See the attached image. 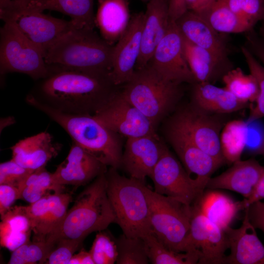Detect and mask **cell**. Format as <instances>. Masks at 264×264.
<instances>
[{
	"label": "cell",
	"mask_w": 264,
	"mask_h": 264,
	"mask_svg": "<svg viewBox=\"0 0 264 264\" xmlns=\"http://www.w3.org/2000/svg\"><path fill=\"white\" fill-rule=\"evenodd\" d=\"M247 33L245 47L264 66V39L253 29Z\"/></svg>",
	"instance_id": "obj_45"
},
{
	"label": "cell",
	"mask_w": 264,
	"mask_h": 264,
	"mask_svg": "<svg viewBox=\"0 0 264 264\" xmlns=\"http://www.w3.org/2000/svg\"><path fill=\"white\" fill-rule=\"evenodd\" d=\"M102 230L96 235L89 252L95 264H113L116 263L117 248L115 238Z\"/></svg>",
	"instance_id": "obj_39"
},
{
	"label": "cell",
	"mask_w": 264,
	"mask_h": 264,
	"mask_svg": "<svg viewBox=\"0 0 264 264\" xmlns=\"http://www.w3.org/2000/svg\"><path fill=\"white\" fill-rule=\"evenodd\" d=\"M168 136L188 176L204 191L212 174L222 164L176 129L170 126Z\"/></svg>",
	"instance_id": "obj_16"
},
{
	"label": "cell",
	"mask_w": 264,
	"mask_h": 264,
	"mask_svg": "<svg viewBox=\"0 0 264 264\" xmlns=\"http://www.w3.org/2000/svg\"><path fill=\"white\" fill-rule=\"evenodd\" d=\"M247 131V122L242 120L229 121L223 127L220 139L225 162L234 163L241 160L246 144Z\"/></svg>",
	"instance_id": "obj_32"
},
{
	"label": "cell",
	"mask_w": 264,
	"mask_h": 264,
	"mask_svg": "<svg viewBox=\"0 0 264 264\" xmlns=\"http://www.w3.org/2000/svg\"><path fill=\"white\" fill-rule=\"evenodd\" d=\"M107 170L106 165L72 142L66 157L52 176L59 185L78 187L88 183Z\"/></svg>",
	"instance_id": "obj_19"
},
{
	"label": "cell",
	"mask_w": 264,
	"mask_h": 264,
	"mask_svg": "<svg viewBox=\"0 0 264 264\" xmlns=\"http://www.w3.org/2000/svg\"><path fill=\"white\" fill-rule=\"evenodd\" d=\"M198 0H169L170 19L175 22L186 12L192 10Z\"/></svg>",
	"instance_id": "obj_46"
},
{
	"label": "cell",
	"mask_w": 264,
	"mask_h": 264,
	"mask_svg": "<svg viewBox=\"0 0 264 264\" xmlns=\"http://www.w3.org/2000/svg\"><path fill=\"white\" fill-rule=\"evenodd\" d=\"M225 88L241 102L249 104L256 102L259 88L256 78L245 74L239 67L232 68L222 78Z\"/></svg>",
	"instance_id": "obj_35"
},
{
	"label": "cell",
	"mask_w": 264,
	"mask_h": 264,
	"mask_svg": "<svg viewBox=\"0 0 264 264\" xmlns=\"http://www.w3.org/2000/svg\"><path fill=\"white\" fill-rule=\"evenodd\" d=\"M191 204L224 231L230 226L237 213L244 210L241 201H236L216 189L203 192Z\"/></svg>",
	"instance_id": "obj_27"
},
{
	"label": "cell",
	"mask_w": 264,
	"mask_h": 264,
	"mask_svg": "<svg viewBox=\"0 0 264 264\" xmlns=\"http://www.w3.org/2000/svg\"><path fill=\"white\" fill-rule=\"evenodd\" d=\"M147 65L168 81L181 84L197 83L186 59L183 36L174 21Z\"/></svg>",
	"instance_id": "obj_11"
},
{
	"label": "cell",
	"mask_w": 264,
	"mask_h": 264,
	"mask_svg": "<svg viewBox=\"0 0 264 264\" xmlns=\"http://www.w3.org/2000/svg\"><path fill=\"white\" fill-rule=\"evenodd\" d=\"M93 2L94 0H32L25 5L42 12H59L70 17L73 28L93 30Z\"/></svg>",
	"instance_id": "obj_29"
},
{
	"label": "cell",
	"mask_w": 264,
	"mask_h": 264,
	"mask_svg": "<svg viewBox=\"0 0 264 264\" xmlns=\"http://www.w3.org/2000/svg\"><path fill=\"white\" fill-rule=\"evenodd\" d=\"M215 0H198L192 11L198 13H200L207 8Z\"/></svg>",
	"instance_id": "obj_50"
},
{
	"label": "cell",
	"mask_w": 264,
	"mask_h": 264,
	"mask_svg": "<svg viewBox=\"0 0 264 264\" xmlns=\"http://www.w3.org/2000/svg\"><path fill=\"white\" fill-rule=\"evenodd\" d=\"M172 21L169 13V0H150L148 2L144 13L140 53L135 70L143 68L149 63Z\"/></svg>",
	"instance_id": "obj_20"
},
{
	"label": "cell",
	"mask_w": 264,
	"mask_h": 264,
	"mask_svg": "<svg viewBox=\"0 0 264 264\" xmlns=\"http://www.w3.org/2000/svg\"><path fill=\"white\" fill-rule=\"evenodd\" d=\"M52 247L46 242L30 241L12 251L8 264H44Z\"/></svg>",
	"instance_id": "obj_37"
},
{
	"label": "cell",
	"mask_w": 264,
	"mask_h": 264,
	"mask_svg": "<svg viewBox=\"0 0 264 264\" xmlns=\"http://www.w3.org/2000/svg\"><path fill=\"white\" fill-rule=\"evenodd\" d=\"M34 171L25 168L14 160L0 164V184L11 185L17 188Z\"/></svg>",
	"instance_id": "obj_42"
},
{
	"label": "cell",
	"mask_w": 264,
	"mask_h": 264,
	"mask_svg": "<svg viewBox=\"0 0 264 264\" xmlns=\"http://www.w3.org/2000/svg\"><path fill=\"white\" fill-rule=\"evenodd\" d=\"M182 36L187 40L205 49L220 59L230 61L226 41L197 13L190 10L175 21Z\"/></svg>",
	"instance_id": "obj_22"
},
{
	"label": "cell",
	"mask_w": 264,
	"mask_h": 264,
	"mask_svg": "<svg viewBox=\"0 0 264 264\" xmlns=\"http://www.w3.org/2000/svg\"><path fill=\"white\" fill-rule=\"evenodd\" d=\"M248 131L245 149L250 152H262L264 150V131L255 120L247 121Z\"/></svg>",
	"instance_id": "obj_43"
},
{
	"label": "cell",
	"mask_w": 264,
	"mask_h": 264,
	"mask_svg": "<svg viewBox=\"0 0 264 264\" xmlns=\"http://www.w3.org/2000/svg\"><path fill=\"white\" fill-rule=\"evenodd\" d=\"M244 210L241 226L237 229L229 226L224 230L230 253L225 257L223 264H264V245L249 219L247 208Z\"/></svg>",
	"instance_id": "obj_21"
},
{
	"label": "cell",
	"mask_w": 264,
	"mask_h": 264,
	"mask_svg": "<svg viewBox=\"0 0 264 264\" xmlns=\"http://www.w3.org/2000/svg\"><path fill=\"white\" fill-rule=\"evenodd\" d=\"M60 149V145L54 142L52 136L46 132L20 140L11 147L12 159L32 171L45 167Z\"/></svg>",
	"instance_id": "obj_23"
},
{
	"label": "cell",
	"mask_w": 264,
	"mask_h": 264,
	"mask_svg": "<svg viewBox=\"0 0 264 264\" xmlns=\"http://www.w3.org/2000/svg\"><path fill=\"white\" fill-rule=\"evenodd\" d=\"M149 262L153 264H195L198 263L197 251L178 252L160 242L151 233L143 237Z\"/></svg>",
	"instance_id": "obj_34"
},
{
	"label": "cell",
	"mask_w": 264,
	"mask_h": 264,
	"mask_svg": "<svg viewBox=\"0 0 264 264\" xmlns=\"http://www.w3.org/2000/svg\"><path fill=\"white\" fill-rule=\"evenodd\" d=\"M150 178L155 192L177 198L189 205L204 192L189 177L181 163L166 145Z\"/></svg>",
	"instance_id": "obj_13"
},
{
	"label": "cell",
	"mask_w": 264,
	"mask_h": 264,
	"mask_svg": "<svg viewBox=\"0 0 264 264\" xmlns=\"http://www.w3.org/2000/svg\"><path fill=\"white\" fill-rule=\"evenodd\" d=\"M106 173L97 177L78 195L62 222L47 238V243L53 244L61 239L83 242L90 233L104 230L115 223L107 193Z\"/></svg>",
	"instance_id": "obj_4"
},
{
	"label": "cell",
	"mask_w": 264,
	"mask_h": 264,
	"mask_svg": "<svg viewBox=\"0 0 264 264\" xmlns=\"http://www.w3.org/2000/svg\"><path fill=\"white\" fill-rule=\"evenodd\" d=\"M181 85L165 80L147 65L135 70L121 93L156 126L178 101Z\"/></svg>",
	"instance_id": "obj_6"
},
{
	"label": "cell",
	"mask_w": 264,
	"mask_h": 264,
	"mask_svg": "<svg viewBox=\"0 0 264 264\" xmlns=\"http://www.w3.org/2000/svg\"><path fill=\"white\" fill-rule=\"evenodd\" d=\"M72 199L71 194L53 193L25 206L32 224V241L46 242L64 220Z\"/></svg>",
	"instance_id": "obj_18"
},
{
	"label": "cell",
	"mask_w": 264,
	"mask_h": 264,
	"mask_svg": "<svg viewBox=\"0 0 264 264\" xmlns=\"http://www.w3.org/2000/svg\"><path fill=\"white\" fill-rule=\"evenodd\" d=\"M145 190L149 205L151 233L172 250L192 251L189 244L191 205L157 194L146 185Z\"/></svg>",
	"instance_id": "obj_7"
},
{
	"label": "cell",
	"mask_w": 264,
	"mask_h": 264,
	"mask_svg": "<svg viewBox=\"0 0 264 264\" xmlns=\"http://www.w3.org/2000/svg\"><path fill=\"white\" fill-rule=\"evenodd\" d=\"M20 2L24 4H26L28 2L32 0H19Z\"/></svg>",
	"instance_id": "obj_53"
},
{
	"label": "cell",
	"mask_w": 264,
	"mask_h": 264,
	"mask_svg": "<svg viewBox=\"0 0 264 264\" xmlns=\"http://www.w3.org/2000/svg\"><path fill=\"white\" fill-rule=\"evenodd\" d=\"M95 24L101 37L114 45L126 31L131 20L129 0H98Z\"/></svg>",
	"instance_id": "obj_25"
},
{
	"label": "cell",
	"mask_w": 264,
	"mask_h": 264,
	"mask_svg": "<svg viewBox=\"0 0 264 264\" xmlns=\"http://www.w3.org/2000/svg\"><path fill=\"white\" fill-rule=\"evenodd\" d=\"M65 186L56 183L52 173L45 167L32 172L18 186L20 199L32 203L52 191L54 193L64 192Z\"/></svg>",
	"instance_id": "obj_33"
},
{
	"label": "cell",
	"mask_w": 264,
	"mask_h": 264,
	"mask_svg": "<svg viewBox=\"0 0 264 264\" xmlns=\"http://www.w3.org/2000/svg\"><path fill=\"white\" fill-rule=\"evenodd\" d=\"M232 12L252 26L261 21L263 11V0H220Z\"/></svg>",
	"instance_id": "obj_40"
},
{
	"label": "cell",
	"mask_w": 264,
	"mask_h": 264,
	"mask_svg": "<svg viewBox=\"0 0 264 264\" xmlns=\"http://www.w3.org/2000/svg\"><path fill=\"white\" fill-rule=\"evenodd\" d=\"M92 115L112 132L127 138L156 135L155 126L121 92H115Z\"/></svg>",
	"instance_id": "obj_10"
},
{
	"label": "cell",
	"mask_w": 264,
	"mask_h": 264,
	"mask_svg": "<svg viewBox=\"0 0 264 264\" xmlns=\"http://www.w3.org/2000/svg\"><path fill=\"white\" fill-rule=\"evenodd\" d=\"M12 0H0V9L7 6Z\"/></svg>",
	"instance_id": "obj_52"
},
{
	"label": "cell",
	"mask_w": 264,
	"mask_h": 264,
	"mask_svg": "<svg viewBox=\"0 0 264 264\" xmlns=\"http://www.w3.org/2000/svg\"><path fill=\"white\" fill-rule=\"evenodd\" d=\"M83 242L68 239L56 241L45 260V264H68Z\"/></svg>",
	"instance_id": "obj_41"
},
{
	"label": "cell",
	"mask_w": 264,
	"mask_h": 264,
	"mask_svg": "<svg viewBox=\"0 0 264 264\" xmlns=\"http://www.w3.org/2000/svg\"><path fill=\"white\" fill-rule=\"evenodd\" d=\"M249 219L255 227L264 232V202L259 201L247 207Z\"/></svg>",
	"instance_id": "obj_47"
},
{
	"label": "cell",
	"mask_w": 264,
	"mask_h": 264,
	"mask_svg": "<svg viewBox=\"0 0 264 264\" xmlns=\"http://www.w3.org/2000/svg\"><path fill=\"white\" fill-rule=\"evenodd\" d=\"M264 199V167L253 192L247 198L242 201L244 210L251 204Z\"/></svg>",
	"instance_id": "obj_48"
},
{
	"label": "cell",
	"mask_w": 264,
	"mask_h": 264,
	"mask_svg": "<svg viewBox=\"0 0 264 264\" xmlns=\"http://www.w3.org/2000/svg\"><path fill=\"white\" fill-rule=\"evenodd\" d=\"M241 50L250 73L256 78L259 88L258 98L255 105L251 108L247 121L258 120L264 117V66L245 46H242Z\"/></svg>",
	"instance_id": "obj_38"
},
{
	"label": "cell",
	"mask_w": 264,
	"mask_h": 264,
	"mask_svg": "<svg viewBox=\"0 0 264 264\" xmlns=\"http://www.w3.org/2000/svg\"><path fill=\"white\" fill-rule=\"evenodd\" d=\"M191 206L189 244L192 250L199 253L198 264H223L225 252L229 248L224 231L204 216L194 205L191 204Z\"/></svg>",
	"instance_id": "obj_14"
},
{
	"label": "cell",
	"mask_w": 264,
	"mask_h": 264,
	"mask_svg": "<svg viewBox=\"0 0 264 264\" xmlns=\"http://www.w3.org/2000/svg\"><path fill=\"white\" fill-rule=\"evenodd\" d=\"M263 154H264V150Z\"/></svg>",
	"instance_id": "obj_55"
},
{
	"label": "cell",
	"mask_w": 264,
	"mask_h": 264,
	"mask_svg": "<svg viewBox=\"0 0 264 264\" xmlns=\"http://www.w3.org/2000/svg\"><path fill=\"white\" fill-rule=\"evenodd\" d=\"M107 193L115 216V223L131 238L151 233L150 211L144 182L120 175L110 167L106 173Z\"/></svg>",
	"instance_id": "obj_5"
},
{
	"label": "cell",
	"mask_w": 264,
	"mask_h": 264,
	"mask_svg": "<svg viewBox=\"0 0 264 264\" xmlns=\"http://www.w3.org/2000/svg\"><path fill=\"white\" fill-rule=\"evenodd\" d=\"M262 25L260 28L259 35L264 39V0H263V11L262 19Z\"/></svg>",
	"instance_id": "obj_51"
},
{
	"label": "cell",
	"mask_w": 264,
	"mask_h": 264,
	"mask_svg": "<svg viewBox=\"0 0 264 264\" xmlns=\"http://www.w3.org/2000/svg\"><path fill=\"white\" fill-rule=\"evenodd\" d=\"M183 40L186 59L197 83L213 84L232 69L230 61L220 59L213 53L194 44L183 37Z\"/></svg>",
	"instance_id": "obj_26"
},
{
	"label": "cell",
	"mask_w": 264,
	"mask_h": 264,
	"mask_svg": "<svg viewBox=\"0 0 264 264\" xmlns=\"http://www.w3.org/2000/svg\"><path fill=\"white\" fill-rule=\"evenodd\" d=\"M25 101L59 125L74 142L102 163L117 169L121 166L122 147L118 134L88 113H70L52 108L32 94Z\"/></svg>",
	"instance_id": "obj_2"
},
{
	"label": "cell",
	"mask_w": 264,
	"mask_h": 264,
	"mask_svg": "<svg viewBox=\"0 0 264 264\" xmlns=\"http://www.w3.org/2000/svg\"><path fill=\"white\" fill-rule=\"evenodd\" d=\"M1 246L13 251L30 241L33 228L25 206H14L0 217Z\"/></svg>",
	"instance_id": "obj_30"
},
{
	"label": "cell",
	"mask_w": 264,
	"mask_h": 264,
	"mask_svg": "<svg viewBox=\"0 0 264 264\" xmlns=\"http://www.w3.org/2000/svg\"><path fill=\"white\" fill-rule=\"evenodd\" d=\"M0 18L4 22L13 23L44 54L56 40L73 28L70 21L46 15L29 8L19 0H12L0 9Z\"/></svg>",
	"instance_id": "obj_9"
},
{
	"label": "cell",
	"mask_w": 264,
	"mask_h": 264,
	"mask_svg": "<svg viewBox=\"0 0 264 264\" xmlns=\"http://www.w3.org/2000/svg\"><path fill=\"white\" fill-rule=\"evenodd\" d=\"M113 49L93 30L72 28L47 48L44 59L49 66L110 76Z\"/></svg>",
	"instance_id": "obj_3"
},
{
	"label": "cell",
	"mask_w": 264,
	"mask_h": 264,
	"mask_svg": "<svg viewBox=\"0 0 264 264\" xmlns=\"http://www.w3.org/2000/svg\"><path fill=\"white\" fill-rule=\"evenodd\" d=\"M0 72L22 73L36 80L50 73L42 50L10 22L0 30Z\"/></svg>",
	"instance_id": "obj_8"
},
{
	"label": "cell",
	"mask_w": 264,
	"mask_h": 264,
	"mask_svg": "<svg viewBox=\"0 0 264 264\" xmlns=\"http://www.w3.org/2000/svg\"><path fill=\"white\" fill-rule=\"evenodd\" d=\"M117 264H147L149 260L142 238H131L123 234L115 238Z\"/></svg>",
	"instance_id": "obj_36"
},
{
	"label": "cell",
	"mask_w": 264,
	"mask_h": 264,
	"mask_svg": "<svg viewBox=\"0 0 264 264\" xmlns=\"http://www.w3.org/2000/svg\"><path fill=\"white\" fill-rule=\"evenodd\" d=\"M264 169L254 159L240 160L220 175L211 177L206 188L226 189L237 192L247 198L253 192Z\"/></svg>",
	"instance_id": "obj_24"
},
{
	"label": "cell",
	"mask_w": 264,
	"mask_h": 264,
	"mask_svg": "<svg viewBox=\"0 0 264 264\" xmlns=\"http://www.w3.org/2000/svg\"><path fill=\"white\" fill-rule=\"evenodd\" d=\"M48 67L50 73L31 94L59 110L93 115L115 92L110 76Z\"/></svg>",
	"instance_id": "obj_1"
},
{
	"label": "cell",
	"mask_w": 264,
	"mask_h": 264,
	"mask_svg": "<svg viewBox=\"0 0 264 264\" xmlns=\"http://www.w3.org/2000/svg\"><path fill=\"white\" fill-rule=\"evenodd\" d=\"M142 0V1H147V2H148V1H150V0Z\"/></svg>",
	"instance_id": "obj_54"
},
{
	"label": "cell",
	"mask_w": 264,
	"mask_h": 264,
	"mask_svg": "<svg viewBox=\"0 0 264 264\" xmlns=\"http://www.w3.org/2000/svg\"><path fill=\"white\" fill-rule=\"evenodd\" d=\"M207 113L196 106L185 109L176 116L170 126L223 164L226 162L220 144L221 124Z\"/></svg>",
	"instance_id": "obj_12"
},
{
	"label": "cell",
	"mask_w": 264,
	"mask_h": 264,
	"mask_svg": "<svg viewBox=\"0 0 264 264\" xmlns=\"http://www.w3.org/2000/svg\"><path fill=\"white\" fill-rule=\"evenodd\" d=\"M68 264H95L89 252L82 249L78 253L74 254Z\"/></svg>",
	"instance_id": "obj_49"
},
{
	"label": "cell",
	"mask_w": 264,
	"mask_h": 264,
	"mask_svg": "<svg viewBox=\"0 0 264 264\" xmlns=\"http://www.w3.org/2000/svg\"><path fill=\"white\" fill-rule=\"evenodd\" d=\"M198 14L215 31L221 34L247 33L254 27L220 0H216Z\"/></svg>",
	"instance_id": "obj_31"
},
{
	"label": "cell",
	"mask_w": 264,
	"mask_h": 264,
	"mask_svg": "<svg viewBox=\"0 0 264 264\" xmlns=\"http://www.w3.org/2000/svg\"><path fill=\"white\" fill-rule=\"evenodd\" d=\"M144 13L133 14L123 35L113 45L110 79L115 86L126 84L132 78L140 53Z\"/></svg>",
	"instance_id": "obj_15"
},
{
	"label": "cell",
	"mask_w": 264,
	"mask_h": 264,
	"mask_svg": "<svg viewBox=\"0 0 264 264\" xmlns=\"http://www.w3.org/2000/svg\"><path fill=\"white\" fill-rule=\"evenodd\" d=\"M17 199H20V193L17 187L9 184H0V217L12 207Z\"/></svg>",
	"instance_id": "obj_44"
},
{
	"label": "cell",
	"mask_w": 264,
	"mask_h": 264,
	"mask_svg": "<svg viewBox=\"0 0 264 264\" xmlns=\"http://www.w3.org/2000/svg\"><path fill=\"white\" fill-rule=\"evenodd\" d=\"M165 145L156 134L128 138L120 167L130 177L144 182L150 177Z\"/></svg>",
	"instance_id": "obj_17"
},
{
	"label": "cell",
	"mask_w": 264,
	"mask_h": 264,
	"mask_svg": "<svg viewBox=\"0 0 264 264\" xmlns=\"http://www.w3.org/2000/svg\"><path fill=\"white\" fill-rule=\"evenodd\" d=\"M193 98L197 107L207 112L229 113L248 105L240 101L225 88L210 83L194 84Z\"/></svg>",
	"instance_id": "obj_28"
}]
</instances>
